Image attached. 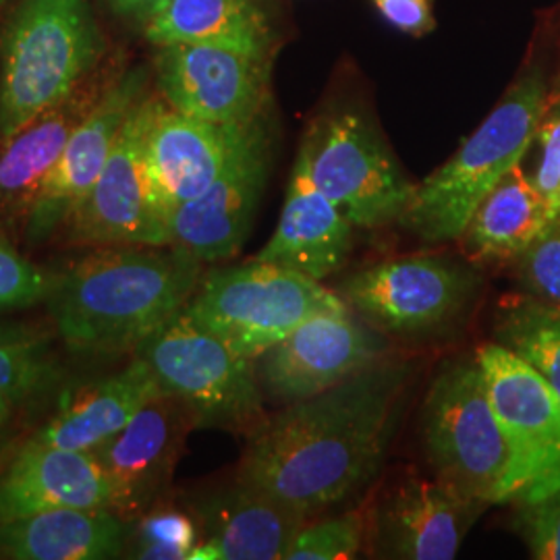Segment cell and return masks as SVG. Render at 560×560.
<instances>
[{
    "label": "cell",
    "mask_w": 560,
    "mask_h": 560,
    "mask_svg": "<svg viewBox=\"0 0 560 560\" xmlns=\"http://www.w3.org/2000/svg\"><path fill=\"white\" fill-rule=\"evenodd\" d=\"M18 405H20V402L13 399V397L0 393V432L4 430V425L9 423V420L13 418V411L18 409Z\"/></svg>",
    "instance_id": "cell-37"
},
{
    "label": "cell",
    "mask_w": 560,
    "mask_h": 560,
    "mask_svg": "<svg viewBox=\"0 0 560 560\" xmlns=\"http://www.w3.org/2000/svg\"><path fill=\"white\" fill-rule=\"evenodd\" d=\"M384 20L409 36H425L436 27L430 0H372Z\"/></svg>",
    "instance_id": "cell-35"
},
{
    "label": "cell",
    "mask_w": 560,
    "mask_h": 560,
    "mask_svg": "<svg viewBox=\"0 0 560 560\" xmlns=\"http://www.w3.org/2000/svg\"><path fill=\"white\" fill-rule=\"evenodd\" d=\"M555 219L548 200L517 164L478 203L460 247L471 260L515 261Z\"/></svg>",
    "instance_id": "cell-26"
},
{
    "label": "cell",
    "mask_w": 560,
    "mask_h": 560,
    "mask_svg": "<svg viewBox=\"0 0 560 560\" xmlns=\"http://www.w3.org/2000/svg\"><path fill=\"white\" fill-rule=\"evenodd\" d=\"M52 326L0 322V393L18 402L36 399L60 381Z\"/></svg>",
    "instance_id": "cell-28"
},
{
    "label": "cell",
    "mask_w": 560,
    "mask_h": 560,
    "mask_svg": "<svg viewBox=\"0 0 560 560\" xmlns=\"http://www.w3.org/2000/svg\"><path fill=\"white\" fill-rule=\"evenodd\" d=\"M421 444L434 478L486 506L509 502L511 453L476 355L436 372L421 407Z\"/></svg>",
    "instance_id": "cell-5"
},
{
    "label": "cell",
    "mask_w": 560,
    "mask_h": 560,
    "mask_svg": "<svg viewBox=\"0 0 560 560\" xmlns=\"http://www.w3.org/2000/svg\"><path fill=\"white\" fill-rule=\"evenodd\" d=\"M120 69L113 62L102 65L60 101L0 140V240L23 243L44 180Z\"/></svg>",
    "instance_id": "cell-16"
},
{
    "label": "cell",
    "mask_w": 560,
    "mask_h": 560,
    "mask_svg": "<svg viewBox=\"0 0 560 560\" xmlns=\"http://www.w3.org/2000/svg\"><path fill=\"white\" fill-rule=\"evenodd\" d=\"M515 261L525 295L560 307V217Z\"/></svg>",
    "instance_id": "cell-32"
},
{
    "label": "cell",
    "mask_w": 560,
    "mask_h": 560,
    "mask_svg": "<svg viewBox=\"0 0 560 560\" xmlns=\"http://www.w3.org/2000/svg\"><path fill=\"white\" fill-rule=\"evenodd\" d=\"M347 310L339 293L320 280L254 258L203 272L183 314L240 355L256 360L303 322Z\"/></svg>",
    "instance_id": "cell-7"
},
{
    "label": "cell",
    "mask_w": 560,
    "mask_h": 560,
    "mask_svg": "<svg viewBox=\"0 0 560 560\" xmlns=\"http://www.w3.org/2000/svg\"><path fill=\"white\" fill-rule=\"evenodd\" d=\"M386 351L382 332L347 310L303 322L254 361L266 400L284 407L360 374Z\"/></svg>",
    "instance_id": "cell-14"
},
{
    "label": "cell",
    "mask_w": 560,
    "mask_h": 560,
    "mask_svg": "<svg viewBox=\"0 0 560 560\" xmlns=\"http://www.w3.org/2000/svg\"><path fill=\"white\" fill-rule=\"evenodd\" d=\"M272 164L268 113L254 120L231 161L201 196L171 210V247L217 264L237 256L249 237Z\"/></svg>",
    "instance_id": "cell-12"
},
{
    "label": "cell",
    "mask_w": 560,
    "mask_h": 560,
    "mask_svg": "<svg viewBox=\"0 0 560 560\" xmlns=\"http://www.w3.org/2000/svg\"><path fill=\"white\" fill-rule=\"evenodd\" d=\"M187 509L201 536L191 560H284L310 521L240 478L201 492Z\"/></svg>",
    "instance_id": "cell-20"
},
{
    "label": "cell",
    "mask_w": 560,
    "mask_h": 560,
    "mask_svg": "<svg viewBox=\"0 0 560 560\" xmlns=\"http://www.w3.org/2000/svg\"><path fill=\"white\" fill-rule=\"evenodd\" d=\"M481 280L459 261L407 256L378 261L342 280L349 310L382 335H430L469 310Z\"/></svg>",
    "instance_id": "cell-9"
},
{
    "label": "cell",
    "mask_w": 560,
    "mask_h": 560,
    "mask_svg": "<svg viewBox=\"0 0 560 560\" xmlns=\"http://www.w3.org/2000/svg\"><path fill=\"white\" fill-rule=\"evenodd\" d=\"M154 46L212 44L272 57L275 27L266 0H166L143 23Z\"/></svg>",
    "instance_id": "cell-25"
},
{
    "label": "cell",
    "mask_w": 560,
    "mask_h": 560,
    "mask_svg": "<svg viewBox=\"0 0 560 560\" xmlns=\"http://www.w3.org/2000/svg\"><path fill=\"white\" fill-rule=\"evenodd\" d=\"M133 355L150 368L164 395L191 411L198 430L252 439L268 421L256 361L183 312L143 340Z\"/></svg>",
    "instance_id": "cell-6"
},
{
    "label": "cell",
    "mask_w": 560,
    "mask_h": 560,
    "mask_svg": "<svg viewBox=\"0 0 560 560\" xmlns=\"http://www.w3.org/2000/svg\"><path fill=\"white\" fill-rule=\"evenodd\" d=\"M4 2H7V0H0V7H2V4H4Z\"/></svg>",
    "instance_id": "cell-39"
},
{
    "label": "cell",
    "mask_w": 560,
    "mask_h": 560,
    "mask_svg": "<svg viewBox=\"0 0 560 560\" xmlns=\"http://www.w3.org/2000/svg\"><path fill=\"white\" fill-rule=\"evenodd\" d=\"M200 525L189 509L162 501L129 525L127 559L191 560L200 544Z\"/></svg>",
    "instance_id": "cell-29"
},
{
    "label": "cell",
    "mask_w": 560,
    "mask_h": 560,
    "mask_svg": "<svg viewBox=\"0 0 560 560\" xmlns=\"http://www.w3.org/2000/svg\"><path fill=\"white\" fill-rule=\"evenodd\" d=\"M164 2L166 0H108L110 9L117 15L125 18V20L138 21L141 25L148 21V18L154 11H159Z\"/></svg>",
    "instance_id": "cell-36"
},
{
    "label": "cell",
    "mask_w": 560,
    "mask_h": 560,
    "mask_svg": "<svg viewBox=\"0 0 560 560\" xmlns=\"http://www.w3.org/2000/svg\"><path fill=\"white\" fill-rule=\"evenodd\" d=\"M272 57L212 44L156 46L154 81L162 101L183 115L219 125H249L268 113Z\"/></svg>",
    "instance_id": "cell-11"
},
{
    "label": "cell",
    "mask_w": 560,
    "mask_h": 560,
    "mask_svg": "<svg viewBox=\"0 0 560 560\" xmlns=\"http://www.w3.org/2000/svg\"><path fill=\"white\" fill-rule=\"evenodd\" d=\"M252 125V122H249ZM249 125H219L183 115L150 96L143 104V166L164 221L219 179Z\"/></svg>",
    "instance_id": "cell-18"
},
{
    "label": "cell",
    "mask_w": 560,
    "mask_h": 560,
    "mask_svg": "<svg viewBox=\"0 0 560 560\" xmlns=\"http://www.w3.org/2000/svg\"><path fill=\"white\" fill-rule=\"evenodd\" d=\"M57 270L27 260L15 243L0 240V314L44 303Z\"/></svg>",
    "instance_id": "cell-31"
},
{
    "label": "cell",
    "mask_w": 560,
    "mask_h": 560,
    "mask_svg": "<svg viewBox=\"0 0 560 560\" xmlns=\"http://www.w3.org/2000/svg\"><path fill=\"white\" fill-rule=\"evenodd\" d=\"M546 94L540 69L525 71L459 150L416 185L399 224L430 245L459 241L478 203L532 148Z\"/></svg>",
    "instance_id": "cell-3"
},
{
    "label": "cell",
    "mask_w": 560,
    "mask_h": 560,
    "mask_svg": "<svg viewBox=\"0 0 560 560\" xmlns=\"http://www.w3.org/2000/svg\"><path fill=\"white\" fill-rule=\"evenodd\" d=\"M476 358L511 453L509 502L540 501L560 490L559 395L497 340L481 345Z\"/></svg>",
    "instance_id": "cell-10"
},
{
    "label": "cell",
    "mask_w": 560,
    "mask_h": 560,
    "mask_svg": "<svg viewBox=\"0 0 560 560\" xmlns=\"http://www.w3.org/2000/svg\"><path fill=\"white\" fill-rule=\"evenodd\" d=\"M353 229L312 180L300 152L289 177L277 231L256 258L322 282L337 275L349 260Z\"/></svg>",
    "instance_id": "cell-21"
},
{
    "label": "cell",
    "mask_w": 560,
    "mask_h": 560,
    "mask_svg": "<svg viewBox=\"0 0 560 560\" xmlns=\"http://www.w3.org/2000/svg\"><path fill=\"white\" fill-rule=\"evenodd\" d=\"M411 376L384 360L316 397L284 405L247 439L235 478L314 520L381 471Z\"/></svg>",
    "instance_id": "cell-1"
},
{
    "label": "cell",
    "mask_w": 560,
    "mask_h": 560,
    "mask_svg": "<svg viewBox=\"0 0 560 560\" xmlns=\"http://www.w3.org/2000/svg\"><path fill=\"white\" fill-rule=\"evenodd\" d=\"M300 152L312 180L353 226L399 222L416 194L378 129L355 110H332L314 120Z\"/></svg>",
    "instance_id": "cell-8"
},
{
    "label": "cell",
    "mask_w": 560,
    "mask_h": 560,
    "mask_svg": "<svg viewBox=\"0 0 560 560\" xmlns=\"http://www.w3.org/2000/svg\"><path fill=\"white\" fill-rule=\"evenodd\" d=\"M198 430L191 411L168 395L145 402L140 411L90 453L101 465L108 488V509L133 523L168 499L187 436Z\"/></svg>",
    "instance_id": "cell-13"
},
{
    "label": "cell",
    "mask_w": 560,
    "mask_h": 560,
    "mask_svg": "<svg viewBox=\"0 0 560 560\" xmlns=\"http://www.w3.org/2000/svg\"><path fill=\"white\" fill-rule=\"evenodd\" d=\"M534 141L538 143L540 156L536 171L529 177L550 203L560 180V75L548 88Z\"/></svg>",
    "instance_id": "cell-34"
},
{
    "label": "cell",
    "mask_w": 560,
    "mask_h": 560,
    "mask_svg": "<svg viewBox=\"0 0 560 560\" xmlns=\"http://www.w3.org/2000/svg\"><path fill=\"white\" fill-rule=\"evenodd\" d=\"M488 506L434 478L393 486L374 513V550L381 559L451 560Z\"/></svg>",
    "instance_id": "cell-19"
},
{
    "label": "cell",
    "mask_w": 560,
    "mask_h": 560,
    "mask_svg": "<svg viewBox=\"0 0 560 560\" xmlns=\"http://www.w3.org/2000/svg\"><path fill=\"white\" fill-rule=\"evenodd\" d=\"M148 83L150 71L145 67L120 69L44 180L23 233L25 245H40L59 235L65 222L101 177L125 122L148 94Z\"/></svg>",
    "instance_id": "cell-17"
},
{
    "label": "cell",
    "mask_w": 560,
    "mask_h": 560,
    "mask_svg": "<svg viewBox=\"0 0 560 560\" xmlns=\"http://www.w3.org/2000/svg\"><path fill=\"white\" fill-rule=\"evenodd\" d=\"M515 506V529L532 559L560 560V490Z\"/></svg>",
    "instance_id": "cell-33"
},
{
    "label": "cell",
    "mask_w": 560,
    "mask_h": 560,
    "mask_svg": "<svg viewBox=\"0 0 560 560\" xmlns=\"http://www.w3.org/2000/svg\"><path fill=\"white\" fill-rule=\"evenodd\" d=\"M129 523L108 506L52 509L0 521V559L110 560L127 550Z\"/></svg>",
    "instance_id": "cell-24"
},
{
    "label": "cell",
    "mask_w": 560,
    "mask_h": 560,
    "mask_svg": "<svg viewBox=\"0 0 560 560\" xmlns=\"http://www.w3.org/2000/svg\"><path fill=\"white\" fill-rule=\"evenodd\" d=\"M104 52L92 0H23L0 57V140L92 75Z\"/></svg>",
    "instance_id": "cell-4"
},
{
    "label": "cell",
    "mask_w": 560,
    "mask_h": 560,
    "mask_svg": "<svg viewBox=\"0 0 560 560\" xmlns=\"http://www.w3.org/2000/svg\"><path fill=\"white\" fill-rule=\"evenodd\" d=\"M203 261L177 247L102 245L57 270L44 300L57 339L78 355L136 353L179 316L200 287Z\"/></svg>",
    "instance_id": "cell-2"
},
{
    "label": "cell",
    "mask_w": 560,
    "mask_h": 560,
    "mask_svg": "<svg viewBox=\"0 0 560 560\" xmlns=\"http://www.w3.org/2000/svg\"><path fill=\"white\" fill-rule=\"evenodd\" d=\"M494 340L529 363L560 399V307L532 295L501 303Z\"/></svg>",
    "instance_id": "cell-27"
},
{
    "label": "cell",
    "mask_w": 560,
    "mask_h": 560,
    "mask_svg": "<svg viewBox=\"0 0 560 560\" xmlns=\"http://www.w3.org/2000/svg\"><path fill=\"white\" fill-rule=\"evenodd\" d=\"M125 122L101 177L60 229L65 243L78 247L145 245L168 247V226L152 198L143 166V104Z\"/></svg>",
    "instance_id": "cell-15"
},
{
    "label": "cell",
    "mask_w": 560,
    "mask_h": 560,
    "mask_svg": "<svg viewBox=\"0 0 560 560\" xmlns=\"http://www.w3.org/2000/svg\"><path fill=\"white\" fill-rule=\"evenodd\" d=\"M368 517L361 509L324 521H307L284 560L355 559L365 540Z\"/></svg>",
    "instance_id": "cell-30"
},
{
    "label": "cell",
    "mask_w": 560,
    "mask_h": 560,
    "mask_svg": "<svg viewBox=\"0 0 560 560\" xmlns=\"http://www.w3.org/2000/svg\"><path fill=\"white\" fill-rule=\"evenodd\" d=\"M164 395L150 368L133 361L117 374L71 386L57 409L20 446L92 451L131 420L145 402Z\"/></svg>",
    "instance_id": "cell-22"
},
{
    "label": "cell",
    "mask_w": 560,
    "mask_h": 560,
    "mask_svg": "<svg viewBox=\"0 0 560 560\" xmlns=\"http://www.w3.org/2000/svg\"><path fill=\"white\" fill-rule=\"evenodd\" d=\"M550 206H552V212H555V217H560V180L559 187H557V191H555V198L550 201Z\"/></svg>",
    "instance_id": "cell-38"
},
{
    "label": "cell",
    "mask_w": 560,
    "mask_h": 560,
    "mask_svg": "<svg viewBox=\"0 0 560 560\" xmlns=\"http://www.w3.org/2000/svg\"><path fill=\"white\" fill-rule=\"evenodd\" d=\"M69 506H108V488L94 455L18 446L0 469V521Z\"/></svg>",
    "instance_id": "cell-23"
}]
</instances>
